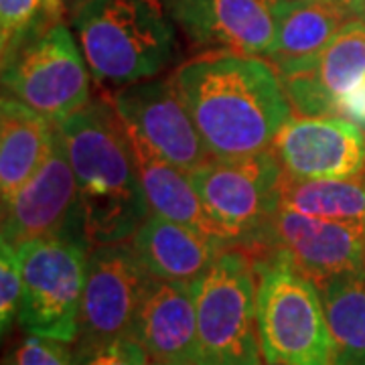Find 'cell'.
<instances>
[{
  "label": "cell",
  "instance_id": "obj_1",
  "mask_svg": "<svg viewBox=\"0 0 365 365\" xmlns=\"http://www.w3.org/2000/svg\"><path fill=\"white\" fill-rule=\"evenodd\" d=\"M175 81L211 157L264 153L292 118L278 71L256 55L203 53Z\"/></svg>",
  "mask_w": 365,
  "mask_h": 365
},
{
  "label": "cell",
  "instance_id": "obj_2",
  "mask_svg": "<svg viewBox=\"0 0 365 365\" xmlns=\"http://www.w3.org/2000/svg\"><path fill=\"white\" fill-rule=\"evenodd\" d=\"M57 128L73 167L91 246L132 240L150 215L130 132L112 102L91 100Z\"/></svg>",
  "mask_w": 365,
  "mask_h": 365
},
{
  "label": "cell",
  "instance_id": "obj_3",
  "mask_svg": "<svg viewBox=\"0 0 365 365\" xmlns=\"http://www.w3.org/2000/svg\"><path fill=\"white\" fill-rule=\"evenodd\" d=\"M71 25L93 79L114 90L158 78L179 53L163 0H88Z\"/></svg>",
  "mask_w": 365,
  "mask_h": 365
},
{
  "label": "cell",
  "instance_id": "obj_4",
  "mask_svg": "<svg viewBox=\"0 0 365 365\" xmlns=\"http://www.w3.org/2000/svg\"><path fill=\"white\" fill-rule=\"evenodd\" d=\"M258 272L256 319L268 364L329 365L331 333L321 288L284 254L254 260Z\"/></svg>",
  "mask_w": 365,
  "mask_h": 365
},
{
  "label": "cell",
  "instance_id": "obj_5",
  "mask_svg": "<svg viewBox=\"0 0 365 365\" xmlns=\"http://www.w3.org/2000/svg\"><path fill=\"white\" fill-rule=\"evenodd\" d=\"M197 365H262L256 319L258 272L244 250L227 248L193 280Z\"/></svg>",
  "mask_w": 365,
  "mask_h": 365
},
{
  "label": "cell",
  "instance_id": "obj_6",
  "mask_svg": "<svg viewBox=\"0 0 365 365\" xmlns=\"http://www.w3.org/2000/svg\"><path fill=\"white\" fill-rule=\"evenodd\" d=\"M90 246L86 225H78L16 248L23 270L19 325L25 333L78 341Z\"/></svg>",
  "mask_w": 365,
  "mask_h": 365
},
{
  "label": "cell",
  "instance_id": "obj_7",
  "mask_svg": "<svg viewBox=\"0 0 365 365\" xmlns=\"http://www.w3.org/2000/svg\"><path fill=\"white\" fill-rule=\"evenodd\" d=\"M284 169L272 150L248 157H211L189 173L222 237L232 248H248L280 205Z\"/></svg>",
  "mask_w": 365,
  "mask_h": 365
},
{
  "label": "cell",
  "instance_id": "obj_8",
  "mask_svg": "<svg viewBox=\"0 0 365 365\" xmlns=\"http://www.w3.org/2000/svg\"><path fill=\"white\" fill-rule=\"evenodd\" d=\"M88 69L79 43L59 21L2 61V88L59 124L91 102Z\"/></svg>",
  "mask_w": 365,
  "mask_h": 365
},
{
  "label": "cell",
  "instance_id": "obj_9",
  "mask_svg": "<svg viewBox=\"0 0 365 365\" xmlns=\"http://www.w3.org/2000/svg\"><path fill=\"white\" fill-rule=\"evenodd\" d=\"M244 252L252 260L280 252L319 287L343 274L364 272L365 222H335L278 207Z\"/></svg>",
  "mask_w": 365,
  "mask_h": 365
},
{
  "label": "cell",
  "instance_id": "obj_10",
  "mask_svg": "<svg viewBox=\"0 0 365 365\" xmlns=\"http://www.w3.org/2000/svg\"><path fill=\"white\" fill-rule=\"evenodd\" d=\"M112 106L134 140L185 173L211 158L173 78L134 81L112 91Z\"/></svg>",
  "mask_w": 365,
  "mask_h": 365
},
{
  "label": "cell",
  "instance_id": "obj_11",
  "mask_svg": "<svg viewBox=\"0 0 365 365\" xmlns=\"http://www.w3.org/2000/svg\"><path fill=\"white\" fill-rule=\"evenodd\" d=\"M150 278L153 274L146 270L132 242L93 246L88 256L76 349L130 335Z\"/></svg>",
  "mask_w": 365,
  "mask_h": 365
},
{
  "label": "cell",
  "instance_id": "obj_12",
  "mask_svg": "<svg viewBox=\"0 0 365 365\" xmlns=\"http://www.w3.org/2000/svg\"><path fill=\"white\" fill-rule=\"evenodd\" d=\"M86 225L79 187L59 128L37 173L2 199V240L19 248L29 240L59 235Z\"/></svg>",
  "mask_w": 365,
  "mask_h": 365
},
{
  "label": "cell",
  "instance_id": "obj_13",
  "mask_svg": "<svg viewBox=\"0 0 365 365\" xmlns=\"http://www.w3.org/2000/svg\"><path fill=\"white\" fill-rule=\"evenodd\" d=\"M195 49L203 53L268 55L274 45V0H163Z\"/></svg>",
  "mask_w": 365,
  "mask_h": 365
},
{
  "label": "cell",
  "instance_id": "obj_14",
  "mask_svg": "<svg viewBox=\"0 0 365 365\" xmlns=\"http://www.w3.org/2000/svg\"><path fill=\"white\" fill-rule=\"evenodd\" d=\"M274 69L299 114L339 116L341 100L365 79V23L351 19L321 53Z\"/></svg>",
  "mask_w": 365,
  "mask_h": 365
},
{
  "label": "cell",
  "instance_id": "obj_15",
  "mask_svg": "<svg viewBox=\"0 0 365 365\" xmlns=\"http://www.w3.org/2000/svg\"><path fill=\"white\" fill-rule=\"evenodd\" d=\"M270 150L297 179H353L365 169V132L339 116H292Z\"/></svg>",
  "mask_w": 365,
  "mask_h": 365
},
{
  "label": "cell",
  "instance_id": "obj_16",
  "mask_svg": "<svg viewBox=\"0 0 365 365\" xmlns=\"http://www.w3.org/2000/svg\"><path fill=\"white\" fill-rule=\"evenodd\" d=\"M130 335L153 361H195L197 304L193 282L150 278Z\"/></svg>",
  "mask_w": 365,
  "mask_h": 365
},
{
  "label": "cell",
  "instance_id": "obj_17",
  "mask_svg": "<svg viewBox=\"0 0 365 365\" xmlns=\"http://www.w3.org/2000/svg\"><path fill=\"white\" fill-rule=\"evenodd\" d=\"M146 270L155 278L193 282L207 272L230 244L195 227L150 213L132 237Z\"/></svg>",
  "mask_w": 365,
  "mask_h": 365
},
{
  "label": "cell",
  "instance_id": "obj_18",
  "mask_svg": "<svg viewBox=\"0 0 365 365\" xmlns=\"http://www.w3.org/2000/svg\"><path fill=\"white\" fill-rule=\"evenodd\" d=\"M57 124L14 96L0 104V193L11 197L51 153Z\"/></svg>",
  "mask_w": 365,
  "mask_h": 365
},
{
  "label": "cell",
  "instance_id": "obj_19",
  "mask_svg": "<svg viewBox=\"0 0 365 365\" xmlns=\"http://www.w3.org/2000/svg\"><path fill=\"white\" fill-rule=\"evenodd\" d=\"M353 16L335 0H274L276 37L268 57L274 67L321 53Z\"/></svg>",
  "mask_w": 365,
  "mask_h": 365
},
{
  "label": "cell",
  "instance_id": "obj_20",
  "mask_svg": "<svg viewBox=\"0 0 365 365\" xmlns=\"http://www.w3.org/2000/svg\"><path fill=\"white\" fill-rule=\"evenodd\" d=\"M132 144H134L136 165L150 205V213L223 240L217 225L209 217L201 197L197 195L195 187L189 179V173L170 165L169 160L160 158L157 153H153L148 146H144L134 138Z\"/></svg>",
  "mask_w": 365,
  "mask_h": 365
},
{
  "label": "cell",
  "instance_id": "obj_21",
  "mask_svg": "<svg viewBox=\"0 0 365 365\" xmlns=\"http://www.w3.org/2000/svg\"><path fill=\"white\" fill-rule=\"evenodd\" d=\"M319 288L331 333L329 365H365V270L331 278Z\"/></svg>",
  "mask_w": 365,
  "mask_h": 365
},
{
  "label": "cell",
  "instance_id": "obj_22",
  "mask_svg": "<svg viewBox=\"0 0 365 365\" xmlns=\"http://www.w3.org/2000/svg\"><path fill=\"white\" fill-rule=\"evenodd\" d=\"M278 207L335 222H365V182L359 177L297 179L284 173Z\"/></svg>",
  "mask_w": 365,
  "mask_h": 365
},
{
  "label": "cell",
  "instance_id": "obj_23",
  "mask_svg": "<svg viewBox=\"0 0 365 365\" xmlns=\"http://www.w3.org/2000/svg\"><path fill=\"white\" fill-rule=\"evenodd\" d=\"M53 25L43 13V0H0L2 61L11 59L26 41Z\"/></svg>",
  "mask_w": 365,
  "mask_h": 365
},
{
  "label": "cell",
  "instance_id": "obj_24",
  "mask_svg": "<svg viewBox=\"0 0 365 365\" xmlns=\"http://www.w3.org/2000/svg\"><path fill=\"white\" fill-rule=\"evenodd\" d=\"M23 300V270L16 248L9 242H0V329L9 335L19 321Z\"/></svg>",
  "mask_w": 365,
  "mask_h": 365
},
{
  "label": "cell",
  "instance_id": "obj_25",
  "mask_svg": "<svg viewBox=\"0 0 365 365\" xmlns=\"http://www.w3.org/2000/svg\"><path fill=\"white\" fill-rule=\"evenodd\" d=\"M2 365H76V349L67 341L29 335L6 353Z\"/></svg>",
  "mask_w": 365,
  "mask_h": 365
},
{
  "label": "cell",
  "instance_id": "obj_26",
  "mask_svg": "<svg viewBox=\"0 0 365 365\" xmlns=\"http://www.w3.org/2000/svg\"><path fill=\"white\" fill-rule=\"evenodd\" d=\"M148 353L132 335L76 349V365H148Z\"/></svg>",
  "mask_w": 365,
  "mask_h": 365
},
{
  "label": "cell",
  "instance_id": "obj_27",
  "mask_svg": "<svg viewBox=\"0 0 365 365\" xmlns=\"http://www.w3.org/2000/svg\"><path fill=\"white\" fill-rule=\"evenodd\" d=\"M339 118L349 120L365 132V79L341 100Z\"/></svg>",
  "mask_w": 365,
  "mask_h": 365
},
{
  "label": "cell",
  "instance_id": "obj_28",
  "mask_svg": "<svg viewBox=\"0 0 365 365\" xmlns=\"http://www.w3.org/2000/svg\"><path fill=\"white\" fill-rule=\"evenodd\" d=\"M43 13H45L49 23H59L63 19L61 0H43Z\"/></svg>",
  "mask_w": 365,
  "mask_h": 365
},
{
  "label": "cell",
  "instance_id": "obj_29",
  "mask_svg": "<svg viewBox=\"0 0 365 365\" xmlns=\"http://www.w3.org/2000/svg\"><path fill=\"white\" fill-rule=\"evenodd\" d=\"M88 0H61V9H63V16H67L69 21L76 16V13H78L79 9L86 4Z\"/></svg>",
  "mask_w": 365,
  "mask_h": 365
},
{
  "label": "cell",
  "instance_id": "obj_30",
  "mask_svg": "<svg viewBox=\"0 0 365 365\" xmlns=\"http://www.w3.org/2000/svg\"><path fill=\"white\" fill-rule=\"evenodd\" d=\"M335 2H337V4H341L345 11H349L353 19L357 16V13L361 11V6L365 4V0H335Z\"/></svg>",
  "mask_w": 365,
  "mask_h": 365
},
{
  "label": "cell",
  "instance_id": "obj_31",
  "mask_svg": "<svg viewBox=\"0 0 365 365\" xmlns=\"http://www.w3.org/2000/svg\"><path fill=\"white\" fill-rule=\"evenodd\" d=\"M148 365H197L195 361H153Z\"/></svg>",
  "mask_w": 365,
  "mask_h": 365
},
{
  "label": "cell",
  "instance_id": "obj_32",
  "mask_svg": "<svg viewBox=\"0 0 365 365\" xmlns=\"http://www.w3.org/2000/svg\"><path fill=\"white\" fill-rule=\"evenodd\" d=\"M355 19H359V21H364V23H365V4L361 6V11L357 13V16H355Z\"/></svg>",
  "mask_w": 365,
  "mask_h": 365
},
{
  "label": "cell",
  "instance_id": "obj_33",
  "mask_svg": "<svg viewBox=\"0 0 365 365\" xmlns=\"http://www.w3.org/2000/svg\"><path fill=\"white\" fill-rule=\"evenodd\" d=\"M359 179H361V181L365 182V169H364V173H361V175H359Z\"/></svg>",
  "mask_w": 365,
  "mask_h": 365
},
{
  "label": "cell",
  "instance_id": "obj_34",
  "mask_svg": "<svg viewBox=\"0 0 365 365\" xmlns=\"http://www.w3.org/2000/svg\"><path fill=\"white\" fill-rule=\"evenodd\" d=\"M266 365H284V364H266Z\"/></svg>",
  "mask_w": 365,
  "mask_h": 365
}]
</instances>
